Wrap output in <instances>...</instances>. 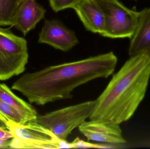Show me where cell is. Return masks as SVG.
<instances>
[{"label":"cell","mask_w":150,"mask_h":149,"mask_svg":"<svg viewBox=\"0 0 150 149\" xmlns=\"http://www.w3.org/2000/svg\"><path fill=\"white\" fill-rule=\"evenodd\" d=\"M23 1V0H17V1L18 3V4H20V3L22 2Z\"/></svg>","instance_id":"21"},{"label":"cell","mask_w":150,"mask_h":149,"mask_svg":"<svg viewBox=\"0 0 150 149\" xmlns=\"http://www.w3.org/2000/svg\"><path fill=\"white\" fill-rule=\"evenodd\" d=\"M118 62L113 52L74 62L51 66L27 73L16 80L11 88L38 106L70 99L76 87L96 79L112 75Z\"/></svg>","instance_id":"1"},{"label":"cell","mask_w":150,"mask_h":149,"mask_svg":"<svg viewBox=\"0 0 150 149\" xmlns=\"http://www.w3.org/2000/svg\"><path fill=\"white\" fill-rule=\"evenodd\" d=\"M0 118L2 119L3 120L7 122V121H8L7 120V119H6V118H5V117H4V116L1 113H0Z\"/></svg>","instance_id":"20"},{"label":"cell","mask_w":150,"mask_h":149,"mask_svg":"<svg viewBox=\"0 0 150 149\" xmlns=\"http://www.w3.org/2000/svg\"><path fill=\"white\" fill-rule=\"evenodd\" d=\"M28 57L24 38L14 35L9 29L0 31V81L23 72Z\"/></svg>","instance_id":"5"},{"label":"cell","mask_w":150,"mask_h":149,"mask_svg":"<svg viewBox=\"0 0 150 149\" xmlns=\"http://www.w3.org/2000/svg\"><path fill=\"white\" fill-rule=\"evenodd\" d=\"M143 54L150 58V8L139 12V20L134 35L130 38V57Z\"/></svg>","instance_id":"11"},{"label":"cell","mask_w":150,"mask_h":149,"mask_svg":"<svg viewBox=\"0 0 150 149\" xmlns=\"http://www.w3.org/2000/svg\"><path fill=\"white\" fill-rule=\"evenodd\" d=\"M80 0H49L52 9L55 12L67 8H73Z\"/></svg>","instance_id":"16"},{"label":"cell","mask_w":150,"mask_h":149,"mask_svg":"<svg viewBox=\"0 0 150 149\" xmlns=\"http://www.w3.org/2000/svg\"><path fill=\"white\" fill-rule=\"evenodd\" d=\"M105 17V28L100 36L112 38H128L134 33L139 12L130 9L119 0H95Z\"/></svg>","instance_id":"4"},{"label":"cell","mask_w":150,"mask_h":149,"mask_svg":"<svg viewBox=\"0 0 150 149\" xmlns=\"http://www.w3.org/2000/svg\"><path fill=\"white\" fill-rule=\"evenodd\" d=\"M71 148H116L115 145L110 144H96L86 142L80 138H76L72 142L70 143Z\"/></svg>","instance_id":"15"},{"label":"cell","mask_w":150,"mask_h":149,"mask_svg":"<svg viewBox=\"0 0 150 149\" xmlns=\"http://www.w3.org/2000/svg\"><path fill=\"white\" fill-rule=\"evenodd\" d=\"M18 5L17 0H0V25H12Z\"/></svg>","instance_id":"13"},{"label":"cell","mask_w":150,"mask_h":149,"mask_svg":"<svg viewBox=\"0 0 150 149\" xmlns=\"http://www.w3.org/2000/svg\"><path fill=\"white\" fill-rule=\"evenodd\" d=\"M95 102L85 101L38 115L33 121L52 131L60 140L67 141L72 131L89 118Z\"/></svg>","instance_id":"3"},{"label":"cell","mask_w":150,"mask_h":149,"mask_svg":"<svg viewBox=\"0 0 150 149\" xmlns=\"http://www.w3.org/2000/svg\"><path fill=\"white\" fill-rule=\"evenodd\" d=\"M7 124L14 136L9 148L61 149L62 140L33 121L20 124L8 120Z\"/></svg>","instance_id":"6"},{"label":"cell","mask_w":150,"mask_h":149,"mask_svg":"<svg viewBox=\"0 0 150 149\" xmlns=\"http://www.w3.org/2000/svg\"><path fill=\"white\" fill-rule=\"evenodd\" d=\"M46 10L36 0H23L18 5L11 26L25 36L45 17Z\"/></svg>","instance_id":"9"},{"label":"cell","mask_w":150,"mask_h":149,"mask_svg":"<svg viewBox=\"0 0 150 149\" xmlns=\"http://www.w3.org/2000/svg\"><path fill=\"white\" fill-rule=\"evenodd\" d=\"M73 9L86 30L100 35L103 32L104 13L95 0H80Z\"/></svg>","instance_id":"10"},{"label":"cell","mask_w":150,"mask_h":149,"mask_svg":"<svg viewBox=\"0 0 150 149\" xmlns=\"http://www.w3.org/2000/svg\"><path fill=\"white\" fill-rule=\"evenodd\" d=\"M0 113L7 120L20 124L27 123L23 117L15 108L4 102L0 99Z\"/></svg>","instance_id":"14"},{"label":"cell","mask_w":150,"mask_h":149,"mask_svg":"<svg viewBox=\"0 0 150 149\" xmlns=\"http://www.w3.org/2000/svg\"><path fill=\"white\" fill-rule=\"evenodd\" d=\"M10 141L0 139V149L9 148Z\"/></svg>","instance_id":"18"},{"label":"cell","mask_w":150,"mask_h":149,"mask_svg":"<svg viewBox=\"0 0 150 149\" xmlns=\"http://www.w3.org/2000/svg\"><path fill=\"white\" fill-rule=\"evenodd\" d=\"M5 29H2V28H1V27H0V31H1L4 30Z\"/></svg>","instance_id":"22"},{"label":"cell","mask_w":150,"mask_h":149,"mask_svg":"<svg viewBox=\"0 0 150 149\" xmlns=\"http://www.w3.org/2000/svg\"><path fill=\"white\" fill-rule=\"evenodd\" d=\"M150 78V58L130 57L95 100L90 120L120 124L131 118L144 99Z\"/></svg>","instance_id":"2"},{"label":"cell","mask_w":150,"mask_h":149,"mask_svg":"<svg viewBox=\"0 0 150 149\" xmlns=\"http://www.w3.org/2000/svg\"><path fill=\"white\" fill-rule=\"evenodd\" d=\"M14 137L12 133L8 129L0 127V139L8 140Z\"/></svg>","instance_id":"17"},{"label":"cell","mask_w":150,"mask_h":149,"mask_svg":"<svg viewBox=\"0 0 150 149\" xmlns=\"http://www.w3.org/2000/svg\"><path fill=\"white\" fill-rule=\"evenodd\" d=\"M0 127L4 129H8V126L7 124V122L0 118Z\"/></svg>","instance_id":"19"},{"label":"cell","mask_w":150,"mask_h":149,"mask_svg":"<svg viewBox=\"0 0 150 149\" xmlns=\"http://www.w3.org/2000/svg\"><path fill=\"white\" fill-rule=\"evenodd\" d=\"M0 99L18 111L27 123L35 120L38 115L31 105L16 96L4 84L0 83Z\"/></svg>","instance_id":"12"},{"label":"cell","mask_w":150,"mask_h":149,"mask_svg":"<svg viewBox=\"0 0 150 149\" xmlns=\"http://www.w3.org/2000/svg\"><path fill=\"white\" fill-rule=\"evenodd\" d=\"M79 132L87 141L113 145L126 143L120 124L100 120L85 121L79 127Z\"/></svg>","instance_id":"8"},{"label":"cell","mask_w":150,"mask_h":149,"mask_svg":"<svg viewBox=\"0 0 150 149\" xmlns=\"http://www.w3.org/2000/svg\"><path fill=\"white\" fill-rule=\"evenodd\" d=\"M38 43L67 52L79 43L75 31L59 19H46L39 36Z\"/></svg>","instance_id":"7"}]
</instances>
